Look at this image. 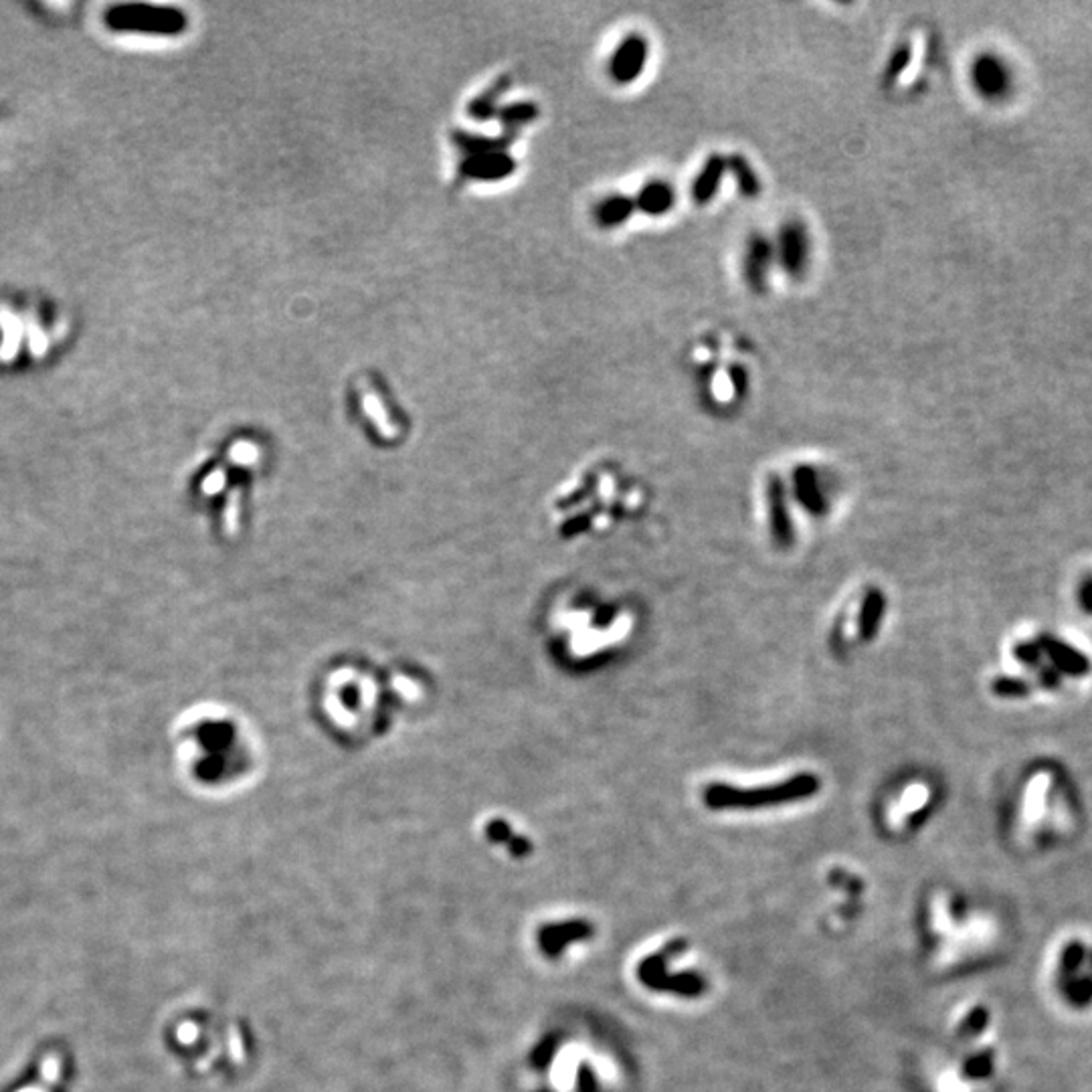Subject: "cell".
<instances>
[{
    "label": "cell",
    "mask_w": 1092,
    "mask_h": 1092,
    "mask_svg": "<svg viewBox=\"0 0 1092 1092\" xmlns=\"http://www.w3.org/2000/svg\"><path fill=\"white\" fill-rule=\"evenodd\" d=\"M818 781L812 775H797L795 779L777 785L759 787V789H738L731 785H715L706 791V803L710 807H749V806H773V803L793 801L806 797L815 791Z\"/></svg>",
    "instance_id": "cell-1"
},
{
    "label": "cell",
    "mask_w": 1092,
    "mask_h": 1092,
    "mask_svg": "<svg viewBox=\"0 0 1092 1092\" xmlns=\"http://www.w3.org/2000/svg\"><path fill=\"white\" fill-rule=\"evenodd\" d=\"M69 1080L67 1056L59 1050H42L4 1092H65Z\"/></svg>",
    "instance_id": "cell-2"
},
{
    "label": "cell",
    "mask_w": 1092,
    "mask_h": 1092,
    "mask_svg": "<svg viewBox=\"0 0 1092 1092\" xmlns=\"http://www.w3.org/2000/svg\"><path fill=\"white\" fill-rule=\"evenodd\" d=\"M775 257L789 278L799 280L806 275L809 261H812V239H809L807 229L801 221L791 218V221L783 223L775 243Z\"/></svg>",
    "instance_id": "cell-3"
},
{
    "label": "cell",
    "mask_w": 1092,
    "mask_h": 1092,
    "mask_svg": "<svg viewBox=\"0 0 1092 1092\" xmlns=\"http://www.w3.org/2000/svg\"><path fill=\"white\" fill-rule=\"evenodd\" d=\"M649 42L646 37L631 33L617 42L609 57V77L620 85H630L642 76L648 65Z\"/></svg>",
    "instance_id": "cell-4"
},
{
    "label": "cell",
    "mask_w": 1092,
    "mask_h": 1092,
    "mask_svg": "<svg viewBox=\"0 0 1092 1092\" xmlns=\"http://www.w3.org/2000/svg\"><path fill=\"white\" fill-rule=\"evenodd\" d=\"M773 263H777L775 243H771L763 235L750 237L743 255V274L749 287L763 290L767 286V280H769Z\"/></svg>",
    "instance_id": "cell-5"
},
{
    "label": "cell",
    "mask_w": 1092,
    "mask_h": 1092,
    "mask_svg": "<svg viewBox=\"0 0 1092 1092\" xmlns=\"http://www.w3.org/2000/svg\"><path fill=\"white\" fill-rule=\"evenodd\" d=\"M1038 648L1042 649V654H1046L1052 659V664L1056 665L1060 672L1068 676L1090 674V659L1083 652H1078L1076 648L1068 646L1067 642H1062V639H1056L1046 633V636H1040V639H1038Z\"/></svg>",
    "instance_id": "cell-6"
},
{
    "label": "cell",
    "mask_w": 1092,
    "mask_h": 1092,
    "mask_svg": "<svg viewBox=\"0 0 1092 1092\" xmlns=\"http://www.w3.org/2000/svg\"><path fill=\"white\" fill-rule=\"evenodd\" d=\"M676 205V190L674 186L665 180H652L643 184V189L637 193L636 209L649 217H664L674 209Z\"/></svg>",
    "instance_id": "cell-7"
},
{
    "label": "cell",
    "mask_w": 1092,
    "mask_h": 1092,
    "mask_svg": "<svg viewBox=\"0 0 1092 1092\" xmlns=\"http://www.w3.org/2000/svg\"><path fill=\"white\" fill-rule=\"evenodd\" d=\"M728 173V160L718 156H710L702 164L700 173L696 174L694 184H692V196L698 205H708L718 193V186L722 183V177Z\"/></svg>",
    "instance_id": "cell-8"
},
{
    "label": "cell",
    "mask_w": 1092,
    "mask_h": 1092,
    "mask_svg": "<svg viewBox=\"0 0 1092 1092\" xmlns=\"http://www.w3.org/2000/svg\"><path fill=\"white\" fill-rule=\"evenodd\" d=\"M636 212V201L623 195H607L595 205L593 218L601 229H617Z\"/></svg>",
    "instance_id": "cell-9"
},
{
    "label": "cell",
    "mask_w": 1092,
    "mask_h": 1092,
    "mask_svg": "<svg viewBox=\"0 0 1092 1092\" xmlns=\"http://www.w3.org/2000/svg\"><path fill=\"white\" fill-rule=\"evenodd\" d=\"M728 173H731L734 177V180H737V186H738L740 195L749 196V199H753V196L759 195V190H761L759 174L755 173V168L750 167L747 158H743V156H731V158H728Z\"/></svg>",
    "instance_id": "cell-10"
},
{
    "label": "cell",
    "mask_w": 1092,
    "mask_h": 1092,
    "mask_svg": "<svg viewBox=\"0 0 1092 1092\" xmlns=\"http://www.w3.org/2000/svg\"><path fill=\"white\" fill-rule=\"evenodd\" d=\"M884 609V597L878 593H872L868 597L866 601V609H864V620H862V630H864L866 637H872L874 631H876L878 620H880V614Z\"/></svg>",
    "instance_id": "cell-11"
},
{
    "label": "cell",
    "mask_w": 1092,
    "mask_h": 1092,
    "mask_svg": "<svg viewBox=\"0 0 1092 1092\" xmlns=\"http://www.w3.org/2000/svg\"><path fill=\"white\" fill-rule=\"evenodd\" d=\"M993 692L1001 698H1021L1030 692V686L1027 682L1020 680V678H998L993 680L992 684Z\"/></svg>",
    "instance_id": "cell-12"
},
{
    "label": "cell",
    "mask_w": 1092,
    "mask_h": 1092,
    "mask_svg": "<svg viewBox=\"0 0 1092 1092\" xmlns=\"http://www.w3.org/2000/svg\"><path fill=\"white\" fill-rule=\"evenodd\" d=\"M1014 654L1016 658L1020 659V662H1024L1026 665H1032V668H1038V665H1040L1042 649L1038 648V643H1026V642L1017 643Z\"/></svg>",
    "instance_id": "cell-13"
}]
</instances>
